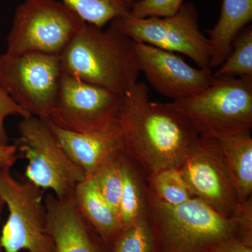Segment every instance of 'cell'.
Wrapping results in <instances>:
<instances>
[{
	"instance_id": "obj_27",
	"label": "cell",
	"mask_w": 252,
	"mask_h": 252,
	"mask_svg": "<svg viewBox=\"0 0 252 252\" xmlns=\"http://www.w3.org/2000/svg\"><path fill=\"white\" fill-rule=\"evenodd\" d=\"M212 252H252V245L235 238L220 245Z\"/></svg>"
},
{
	"instance_id": "obj_30",
	"label": "cell",
	"mask_w": 252,
	"mask_h": 252,
	"mask_svg": "<svg viewBox=\"0 0 252 252\" xmlns=\"http://www.w3.org/2000/svg\"><path fill=\"white\" fill-rule=\"evenodd\" d=\"M0 252H4V251L2 250V249L0 248Z\"/></svg>"
},
{
	"instance_id": "obj_16",
	"label": "cell",
	"mask_w": 252,
	"mask_h": 252,
	"mask_svg": "<svg viewBox=\"0 0 252 252\" xmlns=\"http://www.w3.org/2000/svg\"><path fill=\"white\" fill-rule=\"evenodd\" d=\"M73 198L83 216L105 245H111L123 227L120 217L99 191L92 177L79 182Z\"/></svg>"
},
{
	"instance_id": "obj_10",
	"label": "cell",
	"mask_w": 252,
	"mask_h": 252,
	"mask_svg": "<svg viewBox=\"0 0 252 252\" xmlns=\"http://www.w3.org/2000/svg\"><path fill=\"white\" fill-rule=\"evenodd\" d=\"M122 97L63 73L49 119L64 130L92 133L116 125Z\"/></svg>"
},
{
	"instance_id": "obj_6",
	"label": "cell",
	"mask_w": 252,
	"mask_h": 252,
	"mask_svg": "<svg viewBox=\"0 0 252 252\" xmlns=\"http://www.w3.org/2000/svg\"><path fill=\"white\" fill-rule=\"evenodd\" d=\"M0 196L9 216L0 233L4 252H55L47 232L44 190L30 181L20 182L10 170L0 169Z\"/></svg>"
},
{
	"instance_id": "obj_20",
	"label": "cell",
	"mask_w": 252,
	"mask_h": 252,
	"mask_svg": "<svg viewBox=\"0 0 252 252\" xmlns=\"http://www.w3.org/2000/svg\"><path fill=\"white\" fill-rule=\"evenodd\" d=\"M87 24L103 28L114 20L129 14L123 0H61Z\"/></svg>"
},
{
	"instance_id": "obj_26",
	"label": "cell",
	"mask_w": 252,
	"mask_h": 252,
	"mask_svg": "<svg viewBox=\"0 0 252 252\" xmlns=\"http://www.w3.org/2000/svg\"><path fill=\"white\" fill-rule=\"evenodd\" d=\"M17 151L16 144H0V169H11L17 160Z\"/></svg>"
},
{
	"instance_id": "obj_21",
	"label": "cell",
	"mask_w": 252,
	"mask_h": 252,
	"mask_svg": "<svg viewBox=\"0 0 252 252\" xmlns=\"http://www.w3.org/2000/svg\"><path fill=\"white\" fill-rule=\"evenodd\" d=\"M212 73V77L233 76L252 78V27L244 28L235 38L229 56Z\"/></svg>"
},
{
	"instance_id": "obj_23",
	"label": "cell",
	"mask_w": 252,
	"mask_h": 252,
	"mask_svg": "<svg viewBox=\"0 0 252 252\" xmlns=\"http://www.w3.org/2000/svg\"><path fill=\"white\" fill-rule=\"evenodd\" d=\"M111 245L112 252H152L153 240L147 217L124 228Z\"/></svg>"
},
{
	"instance_id": "obj_9",
	"label": "cell",
	"mask_w": 252,
	"mask_h": 252,
	"mask_svg": "<svg viewBox=\"0 0 252 252\" xmlns=\"http://www.w3.org/2000/svg\"><path fill=\"white\" fill-rule=\"evenodd\" d=\"M198 18L195 5L187 1L170 17L140 18L129 13L110 23L135 42L188 56L199 68L212 70L208 40Z\"/></svg>"
},
{
	"instance_id": "obj_29",
	"label": "cell",
	"mask_w": 252,
	"mask_h": 252,
	"mask_svg": "<svg viewBox=\"0 0 252 252\" xmlns=\"http://www.w3.org/2000/svg\"><path fill=\"white\" fill-rule=\"evenodd\" d=\"M4 205L5 203L4 200L0 196V220H1V214H2L3 208H4Z\"/></svg>"
},
{
	"instance_id": "obj_8",
	"label": "cell",
	"mask_w": 252,
	"mask_h": 252,
	"mask_svg": "<svg viewBox=\"0 0 252 252\" xmlns=\"http://www.w3.org/2000/svg\"><path fill=\"white\" fill-rule=\"evenodd\" d=\"M62 74L60 56L39 53L0 55V86L33 117H50Z\"/></svg>"
},
{
	"instance_id": "obj_3",
	"label": "cell",
	"mask_w": 252,
	"mask_h": 252,
	"mask_svg": "<svg viewBox=\"0 0 252 252\" xmlns=\"http://www.w3.org/2000/svg\"><path fill=\"white\" fill-rule=\"evenodd\" d=\"M133 44L112 23L105 31L86 23L60 56L61 69L123 97L140 75Z\"/></svg>"
},
{
	"instance_id": "obj_12",
	"label": "cell",
	"mask_w": 252,
	"mask_h": 252,
	"mask_svg": "<svg viewBox=\"0 0 252 252\" xmlns=\"http://www.w3.org/2000/svg\"><path fill=\"white\" fill-rule=\"evenodd\" d=\"M136 61L152 87L173 100L198 94L210 85L212 70L195 68L175 53L134 41Z\"/></svg>"
},
{
	"instance_id": "obj_15",
	"label": "cell",
	"mask_w": 252,
	"mask_h": 252,
	"mask_svg": "<svg viewBox=\"0 0 252 252\" xmlns=\"http://www.w3.org/2000/svg\"><path fill=\"white\" fill-rule=\"evenodd\" d=\"M252 21V0H222L218 21L207 31L212 69L229 56L235 38Z\"/></svg>"
},
{
	"instance_id": "obj_14",
	"label": "cell",
	"mask_w": 252,
	"mask_h": 252,
	"mask_svg": "<svg viewBox=\"0 0 252 252\" xmlns=\"http://www.w3.org/2000/svg\"><path fill=\"white\" fill-rule=\"evenodd\" d=\"M44 119L68 157L84 170L86 177H91L109 157L122 152L118 123L106 130L84 134L64 130L49 118Z\"/></svg>"
},
{
	"instance_id": "obj_25",
	"label": "cell",
	"mask_w": 252,
	"mask_h": 252,
	"mask_svg": "<svg viewBox=\"0 0 252 252\" xmlns=\"http://www.w3.org/2000/svg\"><path fill=\"white\" fill-rule=\"evenodd\" d=\"M19 115L23 119L31 117L29 113L21 108L18 104L0 86V144H9V139L5 128V119L9 116Z\"/></svg>"
},
{
	"instance_id": "obj_7",
	"label": "cell",
	"mask_w": 252,
	"mask_h": 252,
	"mask_svg": "<svg viewBox=\"0 0 252 252\" xmlns=\"http://www.w3.org/2000/svg\"><path fill=\"white\" fill-rule=\"evenodd\" d=\"M17 149L28 160L27 180L59 198L72 195L85 172L68 157L44 119L31 117L18 124Z\"/></svg>"
},
{
	"instance_id": "obj_5",
	"label": "cell",
	"mask_w": 252,
	"mask_h": 252,
	"mask_svg": "<svg viewBox=\"0 0 252 252\" xmlns=\"http://www.w3.org/2000/svg\"><path fill=\"white\" fill-rule=\"evenodd\" d=\"M86 25L61 1L25 0L15 11L6 53L60 56Z\"/></svg>"
},
{
	"instance_id": "obj_19",
	"label": "cell",
	"mask_w": 252,
	"mask_h": 252,
	"mask_svg": "<svg viewBox=\"0 0 252 252\" xmlns=\"http://www.w3.org/2000/svg\"><path fill=\"white\" fill-rule=\"evenodd\" d=\"M147 180L154 196L167 205H182L194 198L179 168L160 170L147 176Z\"/></svg>"
},
{
	"instance_id": "obj_24",
	"label": "cell",
	"mask_w": 252,
	"mask_h": 252,
	"mask_svg": "<svg viewBox=\"0 0 252 252\" xmlns=\"http://www.w3.org/2000/svg\"><path fill=\"white\" fill-rule=\"evenodd\" d=\"M185 0H138L131 6L130 14L136 18H165L177 14Z\"/></svg>"
},
{
	"instance_id": "obj_4",
	"label": "cell",
	"mask_w": 252,
	"mask_h": 252,
	"mask_svg": "<svg viewBox=\"0 0 252 252\" xmlns=\"http://www.w3.org/2000/svg\"><path fill=\"white\" fill-rule=\"evenodd\" d=\"M167 104L199 136L220 140L251 130L252 78L212 77L205 90Z\"/></svg>"
},
{
	"instance_id": "obj_13",
	"label": "cell",
	"mask_w": 252,
	"mask_h": 252,
	"mask_svg": "<svg viewBox=\"0 0 252 252\" xmlns=\"http://www.w3.org/2000/svg\"><path fill=\"white\" fill-rule=\"evenodd\" d=\"M44 204L46 228L55 252H104L99 237L94 235L95 231L79 211L72 195L59 198L48 193Z\"/></svg>"
},
{
	"instance_id": "obj_11",
	"label": "cell",
	"mask_w": 252,
	"mask_h": 252,
	"mask_svg": "<svg viewBox=\"0 0 252 252\" xmlns=\"http://www.w3.org/2000/svg\"><path fill=\"white\" fill-rule=\"evenodd\" d=\"M180 170L194 198L223 216H234L241 203L218 140L198 136Z\"/></svg>"
},
{
	"instance_id": "obj_22",
	"label": "cell",
	"mask_w": 252,
	"mask_h": 252,
	"mask_svg": "<svg viewBox=\"0 0 252 252\" xmlns=\"http://www.w3.org/2000/svg\"><path fill=\"white\" fill-rule=\"evenodd\" d=\"M122 152H117L99 165L91 177L107 203L119 214L123 187Z\"/></svg>"
},
{
	"instance_id": "obj_2",
	"label": "cell",
	"mask_w": 252,
	"mask_h": 252,
	"mask_svg": "<svg viewBox=\"0 0 252 252\" xmlns=\"http://www.w3.org/2000/svg\"><path fill=\"white\" fill-rule=\"evenodd\" d=\"M147 220L152 252H212L233 239L242 240L236 214L223 216L196 198L180 205H167L148 187Z\"/></svg>"
},
{
	"instance_id": "obj_18",
	"label": "cell",
	"mask_w": 252,
	"mask_h": 252,
	"mask_svg": "<svg viewBox=\"0 0 252 252\" xmlns=\"http://www.w3.org/2000/svg\"><path fill=\"white\" fill-rule=\"evenodd\" d=\"M123 187L119 217L123 229L147 217V184L137 164L122 152Z\"/></svg>"
},
{
	"instance_id": "obj_1",
	"label": "cell",
	"mask_w": 252,
	"mask_h": 252,
	"mask_svg": "<svg viewBox=\"0 0 252 252\" xmlns=\"http://www.w3.org/2000/svg\"><path fill=\"white\" fill-rule=\"evenodd\" d=\"M118 124L122 153L147 176L180 169L199 136L168 104L151 101L144 82L136 83L123 96Z\"/></svg>"
},
{
	"instance_id": "obj_28",
	"label": "cell",
	"mask_w": 252,
	"mask_h": 252,
	"mask_svg": "<svg viewBox=\"0 0 252 252\" xmlns=\"http://www.w3.org/2000/svg\"><path fill=\"white\" fill-rule=\"evenodd\" d=\"M123 1L125 2V4L127 5V6H128L129 8H131V6H132L136 1H138V0H123Z\"/></svg>"
},
{
	"instance_id": "obj_17",
	"label": "cell",
	"mask_w": 252,
	"mask_h": 252,
	"mask_svg": "<svg viewBox=\"0 0 252 252\" xmlns=\"http://www.w3.org/2000/svg\"><path fill=\"white\" fill-rule=\"evenodd\" d=\"M240 203L252 198V138L250 130L218 140Z\"/></svg>"
}]
</instances>
